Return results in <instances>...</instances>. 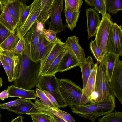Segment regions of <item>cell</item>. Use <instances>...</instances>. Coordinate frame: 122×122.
<instances>
[{
    "mask_svg": "<svg viewBox=\"0 0 122 122\" xmlns=\"http://www.w3.org/2000/svg\"><path fill=\"white\" fill-rule=\"evenodd\" d=\"M24 45L18 74L13 81L15 86L30 90L37 84L39 79L40 61L36 62L30 58V31L23 37Z\"/></svg>",
    "mask_w": 122,
    "mask_h": 122,
    "instance_id": "obj_1",
    "label": "cell"
},
{
    "mask_svg": "<svg viewBox=\"0 0 122 122\" xmlns=\"http://www.w3.org/2000/svg\"><path fill=\"white\" fill-rule=\"evenodd\" d=\"M115 103V96L112 94L100 103H89L70 107L74 113L92 122H95L98 117L112 112L116 107Z\"/></svg>",
    "mask_w": 122,
    "mask_h": 122,
    "instance_id": "obj_2",
    "label": "cell"
},
{
    "mask_svg": "<svg viewBox=\"0 0 122 122\" xmlns=\"http://www.w3.org/2000/svg\"><path fill=\"white\" fill-rule=\"evenodd\" d=\"M61 94L67 106L84 105L89 103L80 86L70 79H58Z\"/></svg>",
    "mask_w": 122,
    "mask_h": 122,
    "instance_id": "obj_3",
    "label": "cell"
},
{
    "mask_svg": "<svg viewBox=\"0 0 122 122\" xmlns=\"http://www.w3.org/2000/svg\"><path fill=\"white\" fill-rule=\"evenodd\" d=\"M112 94L108 80L99 64L97 67L95 84L89 103L101 102Z\"/></svg>",
    "mask_w": 122,
    "mask_h": 122,
    "instance_id": "obj_4",
    "label": "cell"
},
{
    "mask_svg": "<svg viewBox=\"0 0 122 122\" xmlns=\"http://www.w3.org/2000/svg\"><path fill=\"white\" fill-rule=\"evenodd\" d=\"M36 87L42 91H45L51 94L57 102L58 108L67 106L60 93L58 79L55 74L40 76Z\"/></svg>",
    "mask_w": 122,
    "mask_h": 122,
    "instance_id": "obj_5",
    "label": "cell"
},
{
    "mask_svg": "<svg viewBox=\"0 0 122 122\" xmlns=\"http://www.w3.org/2000/svg\"><path fill=\"white\" fill-rule=\"evenodd\" d=\"M113 23L111 16L107 12L105 15L102 16L95 36L94 40L100 51L102 58L107 52L106 46L108 36L110 28Z\"/></svg>",
    "mask_w": 122,
    "mask_h": 122,
    "instance_id": "obj_6",
    "label": "cell"
},
{
    "mask_svg": "<svg viewBox=\"0 0 122 122\" xmlns=\"http://www.w3.org/2000/svg\"><path fill=\"white\" fill-rule=\"evenodd\" d=\"M122 28L114 22L110 30L106 46V52L121 56L122 55Z\"/></svg>",
    "mask_w": 122,
    "mask_h": 122,
    "instance_id": "obj_7",
    "label": "cell"
},
{
    "mask_svg": "<svg viewBox=\"0 0 122 122\" xmlns=\"http://www.w3.org/2000/svg\"><path fill=\"white\" fill-rule=\"evenodd\" d=\"M63 0H54L51 8L48 29L57 33L64 31L66 26L62 22L61 13L63 10Z\"/></svg>",
    "mask_w": 122,
    "mask_h": 122,
    "instance_id": "obj_8",
    "label": "cell"
},
{
    "mask_svg": "<svg viewBox=\"0 0 122 122\" xmlns=\"http://www.w3.org/2000/svg\"><path fill=\"white\" fill-rule=\"evenodd\" d=\"M41 0H35L25 20L19 28L16 29V34L19 39L23 38L36 20L40 12Z\"/></svg>",
    "mask_w": 122,
    "mask_h": 122,
    "instance_id": "obj_9",
    "label": "cell"
},
{
    "mask_svg": "<svg viewBox=\"0 0 122 122\" xmlns=\"http://www.w3.org/2000/svg\"><path fill=\"white\" fill-rule=\"evenodd\" d=\"M112 94L122 104V61L119 59L116 63L111 81L109 82Z\"/></svg>",
    "mask_w": 122,
    "mask_h": 122,
    "instance_id": "obj_10",
    "label": "cell"
},
{
    "mask_svg": "<svg viewBox=\"0 0 122 122\" xmlns=\"http://www.w3.org/2000/svg\"><path fill=\"white\" fill-rule=\"evenodd\" d=\"M68 46L67 44L62 42L58 38L47 58L40 64L39 77L45 74L54 60Z\"/></svg>",
    "mask_w": 122,
    "mask_h": 122,
    "instance_id": "obj_11",
    "label": "cell"
},
{
    "mask_svg": "<svg viewBox=\"0 0 122 122\" xmlns=\"http://www.w3.org/2000/svg\"><path fill=\"white\" fill-rule=\"evenodd\" d=\"M85 11L87 20V39L89 40L95 36L101 20L99 14L94 9H86Z\"/></svg>",
    "mask_w": 122,
    "mask_h": 122,
    "instance_id": "obj_12",
    "label": "cell"
},
{
    "mask_svg": "<svg viewBox=\"0 0 122 122\" xmlns=\"http://www.w3.org/2000/svg\"><path fill=\"white\" fill-rule=\"evenodd\" d=\"M119 56L110 52H106L100 63L102 69L110 81L116 63Z\"/></svg>",
    "mask_w": 122,
    "mask_h": 122,
    "instance_id": "obj_13",
    "label": "cell"
},
{
    "mask_svg": "<svg viewBox=\"0 0 122 122\" xmlns=\"http://www.w3.org/2000/svg\"><path fill=\"white\" fill-rule=\"evenodd\" d=\"M80 64L79 61L70 46L68 51L61 59L57 68L56 73L67 71L74 67L79 66Z\"/></svg>",
    "mask_w": 122,
    "mask_h": 122,
    "instance_id": "obj_14",
    "label": "cell"
},
{
    "mask_svg": "<svg viewBox=\"0 0 122 122\" xmlns=\"http://www.w3.org/2000/svg\"><path fill=\"white\" fill-rule=\"evenodd\" d=\"M1 1L4 5L7 7L10 14L18 25L22 10L26 5L28 0H2Z\"/></svg>",
    "mask_w": 122,
    "mask_h": 122,
    "instance_id": "obj_15",
    "label": "cell"
},
{
    "mask_svg": "<svg viewBox=\"0 0 122 122\" xmlns=\"http://www.w3.org/2000/svg\"><path fill=\"white\" fill-rule=\"evenodd\" d=\"M36 21L30 30V58L33 61L38 62L40 61L38 50L39 32L37 28Z\"/></svg>",
    "mask_w": 122,
    "mask_h": 122,
    "instance_id": "obj_16",
    "label": "cell"
},
{
    "mask_svg": "<svg viewBox=\"0 0 122 122\" xmlns=\"http://www.w3.org/2000/svg\"><path fill=\"white\" fill-rule=\"evenodd\" d=\"M0 51L10 67L15 80L18 74L22 55H17L11 51Z\"/></svg>",
    "mask_w": 122,
    "mask_h": 122,
    "instance_id": "obj_17",
    "label": "cell"
},
{
    "mask_svg": "<svg viewBox=\"0 0 122 122\" xmlns=\"http://www.w3.org/2000/svg\"><path fill=\"white\" fill-rule=\"evenodd\" d=\"M55 43L49 42L45 37L43 31L39 32L38 50L40 64L47 58Z\"/></svg>",
    "mask_w": 122,
    "mask_h": 122,
    "instance_id": "obj_18",
    "label": "cell"
},
{
    "mask_svg": "<svg viewBox=\"0 0 122 122\" xmlns=\"http://www.w3.org/2000/svg\"><path fill=\"white\" fill-rule=\"evenodd\" d=\"M7 90L9 97H16L26 99L35 100L37 97L34 90H28L15 86H9Z\"/></svg>",
    "mask_w": 122,
    "mask_h": 122,
    "instance_id": "obj_19",
    "label": "cell"
},
{
    "mask_svg": "<svg viewBox=\"0 0 122 122\" xmlns=\"http://www.w3.org/2000/svg\"><path fill=\"white\" fill-rule=\"evenodd\" d=\"M79 40L78 37L73 35L68 37L64 43L70 47L80 63L83 62L86 58L84 50L80 45Z\"/></svg>",
    "mask_w": 122,
    "mask_h": 122,
    "instance_id": "obj_20",
    "label": "cell"
},
{
    "mask_svg": "<svg viewBox=\"0 0 122 122\" xmlns=\"http://www.w3.org/2000/svg\"><path fill=\"white\" fill-rule=\"evenodd\" d=\"M65 1V5L64 13L66 19V27H68L71 31L73 30L76 26L78 21L80 11L73 12Z\"/></svg>",
    "mask_w": 122,
    "mask_h": 122,
    "instance_id": "obj_21",
    "label": "cell"
},
{
    "mask_svg": "<svg viewBox=\"0 0 122 122\" xmlns=\"http://www.w3.org/2000/svg\"><path fill=\"white\" fill-rule=\"evenodd\" d=\"M54 0H41L40 12L36 20L44 26L50 17L51 11Z\"/></svg>",
    "mask_w": 122,
    "mask_h": 122,
    "instance_id": "obj_22",
    "label": "cell"
},
{
    "mask_svg": "<svg viewBox=\"0 0 122 122\" xmlns=\"http://www.w3.org/2000/svg\"><path fill=\"white\" fill-rule=\"evenodd\" d=\"M98 63L94 64L92 65L90 76L86 85L82 89L83 94L86 97L89 103V100L93 91L95 84Z\"/></svg>",
    "mask_w": 122,
    "mask_h": 122,
    "instance_id": "obj_23",
    "label": "cell"
},
{
    "mask_svg": "<svg viewBox=\"0 0 122 122\" xmlns=\"http://www.w3.org/2000/svg\"><path fill=\"white\" fill-rule=\"evenodd\" d=\"M3 11L0 16V23L12 33L15 34L17 25L9 12L7 7L4 5Z\"/></svg>",
    "mask_w": 122,
    "mask_h": 122,
    "instance_id": "obj_24",
    "label": "cell"
},
{
    "mask_svg": "<svg viewBox=\"0 0 122 122\" xmlns=\"http://www.w3.org/2000/svg\"><path fill=\"white\" fill-rule=\"evenodd\" d=\"M94 63L92 57L89 56L86 58L85 61L80 63L79 66L81 71L82 78L83 88L85 87L90 76L92 70L91 66Z\"/></svg>",
    "mask_w": 122,
    "mask_h": 122,
    "instance_id": "obj_25",
    "label": "cell"
},
{
    "mask_svg": "<svg viewBox=\"0 0 122 122\" xmlns=\"http://www.w3.org/2000/svg\"><path fill=\"white\" fill-rule=\"evenodd\" d=\"M33 103L30 99H27L21 104L17 105L10 107L7 109L20 115L26 114L33 107Z\"/></svg>",
    "mask_w": 122,
    "mask_h": 122,
    "instance_id": "obj_26",
    "label": "cell"
},
{
    "mask_svg": "<svg viewBox=\"0 0 122 122\" xmlns=\"http://www.w3.org/2000/svg\"><path fill=\"white\" fill-rule=\"evenodd\" d=\"M19 39L16 34L12 33L0 44V48L1 51H10L13 50Z\"/></svg>",
    "mask_w": 122,
    "mask_h": 122,
    "instance_id": "obj_27",
    "label": "cell"
},
{
    "mask_svg": "<svg viewBox=\"0 0 122 122\" xmlns=\"http://www.w3.org/2000/svg\"><path fill=\"white\" fill-rule=\"evenodd\" d=\"M68 45L67 47L62 51L54 60L47 70L43 75L55 74L56 73V71L57 68L61 59L67 52L70 48L69 46Z\"/></svg>",
    "mask_w": 122,
    "mask_h": 122,
    "instance_id": "obj_28",
    "label": "cell"
},
{
    "mask_svg": "<svg viewBox=\"0 0 122 122\" xmlns=\"http://www.w3.org/2000/svg\"><path fill=\"white\" fill-rule=\"evenodd\" d=\"M106 9L109 13L115 14L122 10V0H105Z\"/></svg>",
    "mask_w": 122,
    "mask_h": 122,
    "instance_id": "obj_29",
    "label": "cell"
},
{
    "mask_svg": "<svg viewBox=\"0 0 122 122\" xmlns=\"http://www.w3.org/2000/svg\"><path fill=\"white\" fill-rule=\"evenodd\" d=\"M98 121L99 122H122V113L115 111L99 119Z\"/></svg>",
    "mask_w": 122,
    "mask_h": 122,
    "instance_id": "obj_30",
    "label": "cell"
},
{
    "mask_svg": "<svg viewBox=\"0 0 122 122\" xmlns=\"http://www.w3.org/2000/svg\"><path fill=\"white\" fill-rule=\"evenodd\" d=\"M52 109V112L66 122H75L74 118L68 112L60 110L58 108H53Z\"/></svg>",
    "mask_w": 122,
    "mask_h": 122,
    "instance_id": "obj_31",
    "label": "cell"
},
{
    "mask_svg": "<svg viewBox=\"0 0 122 122\" xmlns=\"http://www.w3.org/2000/svg\"><path fill=\"white\" fill-rule=\"evenodd\" d=\"M0 61L7 75L9 82L13 81L15 80L10 67L6 61L5 58L1 51H0Z\"/></svg>",
    "mask_w": 122,
    "mask_h": 122,
    "instance_id": "obj_32",
    "label": "cell"
},
{
    "mask_svg": "<svg viewBox=\"0 0 122 122\" xmlns=\"http://www.w3.org/2000/svg\"><path fill=\"white\" fill-rule=\"evenodd\" d=\"M36 92L37 97L39 98L42 103L46 106L56 108L42 91L36 88Z\"/></svg>",
    "mask_w": 122,
    "mask_h": 122,
    "instance_id": "obj_33",
    "label": "cell"
},
{
    "mask_svg": "<svg viewBox=\"0 0 122 122\" xmlns=\"http://www.w3.org/2000/svg\"><path fill=\"white\" fill-rule=\"evenodd\" d=\"M90 47L91 52L97 61L100 63L102 61V58L100 51L98 48L95 40L90 43Z\"/></svg>",
    "mask_w": 122,
    "mask_h": 122,
    "instance_id": "obj_34",
    "label": "cell"
},
{
    "mask_svg": "<svg viewBox=\"0 0 122 122\" xmlns=\"http://www.w3.org/2000/svg\"><path fill=\"white\" fill-rule=\"evenodd\" d=\"M32 6V3L29 6L25 5L22 10L19 21L16 29L20 27L23 25L28 17Z\"/></svg>",
    "mask_w": 122,
    "mask_h": 122,
    "instance_id": "obj_35",
    "label": "cell"
},
{
    "mask_svg": "<svg viewBox=\"0 0 122 122\" xmlns=\"http://www.w3.org/2000/svg\"><path fill=\"white\" fill-rule=\"evenodd\" d=\"M94 8L101 13L102 16L107 13L105 0H94Z\"/></svg>",
    "mask_w": 122,
    "mask_h": 122,
    "instance_id": "obj_36",
    "label": "cell"
},
{
    "mask_svg": "<svg viewBox=\"0 0 122 122\" xmlns=\"http://www.w3.org/2000/svg\"><path fill=\"white\" fill-rule=\"evenodd\" d=\"M71 10L74 12H77L83 3L82 0H65Z\"/></svg>",
    "mask_w": 122,
    "mask_h": 122,
    "instance_id": "obj_37",
    "label": "cell"
},
{
    "mask_svg": "<svg viewBox=\"0 0 122 122\" xmlns=\"http://www.w3.org/2000/svg\"><path fill=\"white\" fill-rule=\"evenodd\" d=\"M43 32L46 38L50 42L55 43L57 41L58 38L57 37V33L56 32L49 29L44 28Z\"/></svg>",
    "mask_w": 122,
    "mask_h": 122,
    "instance_id": "obj_38",
    "label": "cell"
},
{
    "mask_svg": "<svg viewBox=\"0 0 122 122\" xmlns=\"http://www.w3.org/2000/svg\"><path fill=\"white\" fill-rule=\"evenodd\" d=\"M27 99L20 98L15 100L10 101L5 103L0 104V108L1 109H7L8 108L20 104Z\"/></svg>",
    "mask_w": 122,
    "mask_h": 122,
    "instance_id": "obj_39",
    "label": "cell"
},
{
    "mask_svg": "<svg viewBox=\"0 0 122 122\" xmlns=\"http://www.w3.org/2000/svg\"><path fill=\"white\" fill-rule=\"evenodd\" d=\"M31 115L32 122H51L49 117L45 115L37 114Z\"/></svg>",
    "mask_w": 122,
    "mask_h": 122,
    "instance_id": "obj_40",
    "label": "cell"
},
{
    "mask_svg": "<svg viewBox=\"0 0 122 122\" xmlns=\"http://www.w3.org/2000/svg\"><path fill=\"white\" fill-rule=\"evenodd\" d=\"M12 33L0 23V44Z\"/></svg>",
    "mask_w": 122,
    "mask_h": 122,
    "instance_id": "obj_41",
    "label": "cell"
},
{
    "mask_svg": "<svg viewBox=\"0 0 122 122\" xmlns=\"http://www.w3.org/2000/svg\"><path fill=\"white\" fill-rule=\"evenodd\" d=\"M24 45V38L20 39L15 48L13 50L11 51L17 55H22Z\"/></svg>",
    "mask_w": 122,
    "mask_h": 122,
    "instance_id": "obj_42",
    "label": "cell"
},
{
    "mask_svg": "<svg viewBox=\"0 0 122 122\" xmlns=\"http://www.w3.org/2000/svg\"><path fill=\"white\" fill-rule=\"evenodd\" d=\"M52 103L56 108H58V104L54 97L50 93L45 91H42Z\"/></svg>",
    "mask_w": 122,
    "mask_h": 122,
    "instance_id": "obj_43",
    "label": "cell"
},
{
    "mask_svg": "<svg viewBox=\"0 0 122 122\" xmlns=\"http://www.w3.org/2000/svg\"><path fill=\"white\" fill-rule=\"evenodd\" d=\"M9 93L7 90H5L0 93V99L4 101L9 97Z\"/></svg>",
    "mask_w": 122,
    "mask_h": 122,
    "instance_id": "obj_44",
    "label": "cell"
},
{
    "mask_svg": "<svg viewBox=\"0 0 122 122\" xmlns=\"http://www.w3.org/2000/svg\"><path fill=\"white\" fill-rule=\"evenodd\" d=\"M49 117L51 122H67L55 115L51 117Z\"/></svg>",
    "mask_w": 122,
    "mask_h": 122,
    "instance_id": "obj_45",
    "label": "cell"
},
{
    "mask_svg": "<svg viewBox=\"0 0 122 122\" xmlns=\"http://www.w3.org/2000/svg\"><path fill=\"white\" fill-rule=\"evenodd\" d=\"M24 118L22 116H19L16 118L12 119L10 122H23Z\"/></svg>",
    "mask_w": 122,
    "mask_h": 122,
    "instance_id": "obj_46",
    "label": "cell"
},
{
    "mask_svg": "<svg viewBox=\"0 0 122 122\" xmlns=\"http://www.w3.org/2000/svg\"><path fill=\"white\" fill-rule=\"evenodd\" d=\"M37 28L39 32L43 31V29L44 28V25L42 23L40 22H37Z\"/></svg>",
    "mask_w": 122,
    "mask_h": 122,
    "instance_id": "obj_47",
    "label": "cell"
},
{
    "mask_svg": "<svg viewBox=\"0 0 122 122\" xmlns=\"http://www.w3.org/2000/svg\"><path fill=\"white\" fill-rule=\"evenodd\" d=\"M85 3L91 7H93L94 5V0H85Z\"/></svg>",
    "mask_w": 122,
    "mask_h": 122,
    "instance_id": "obj_48",
    "label": "cell"
},
{
    "mask_svg": "<svg viewBox=\"0 0 122 122\" xmlns=\"http://www.w3.org/2000/svg\"><path fill=\"white\" fill-rule=\"evenodd\" d=\"M4 7V6L1 0H0V16L3 11Z\"/></svg>",
    "mask_w": 122,
    "mask_h": 122,
    "instance_id": "obj_49",
    "label": "cell"
},
{
    "mask_svg": "<svg viewBox=\"0 0 122 122\" xmlns=\"http://www.w3.org/2000/svg\"><path fill=\"white\" fill-rule=\"evenodd\" d=\"M3 81L2 78L0 77V87H1L3 85Z\"/></svg>",
    "mask_w": 122,
    "mask_h": 122,
    "instance_id": "obj_50",
    "label": "cell"
},
{
    "mask_svg": "<svg viewBox=\"0 0 122 122\" xmlns=\"http://www.w3.org/2000/svg\"><path fill=\"white\" fill-rule=\"evenodd\" d=\"M1 115L0 112V122H1Z\"/></svg>",
    "mask_w": 122,
    "mask_h": 122,
    "instance_id": "obj_51",
    "label": "cell"
},
{
    "mask_svg": "<svg viewBox=\"0 0 122 122\" xmlns=\"http://www.w3.org/2000/svg\"><path fill=\"white\" fill-rule=\"evenodd\" d=\"M1 61H0V65H1Z\"/></svg>",
    "mask_w": 122,
    "mask_h": 122,
    "instance_id": "obj_52",
    "label": "cell"
},
{
    "mask_svg": "<svg viewBox=\"0 0 122 122\" xmlns=\"http://www.w3.org/2000/svg\"><path fill=\"white\" fill-rule=\"evenodd\" d=\"M1 51V48H0V51Z\"/></svg>",
    "mask_w": 122,
    "mask_h": 122,
    "instance_id": "obj_53",
    "label": "cell"
}]
</instances>
